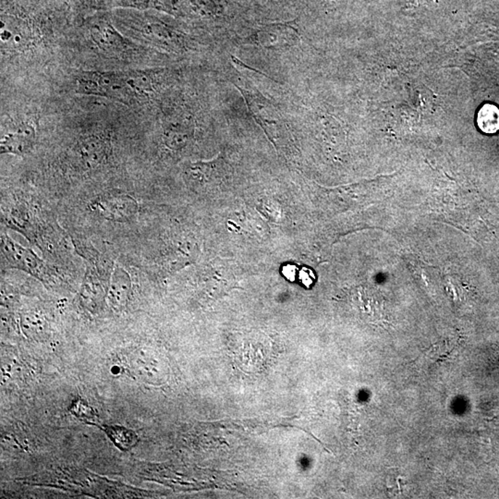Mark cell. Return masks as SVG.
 Wrapping results in <instances>:
<instances>
[{"label": "cell", "instance_id": "1", "mask_svg": "<svg viewBox=\"0 0 499 499\" xmlns=\"http://www.w3.org/2000/svg\"><path fill=\"white\" fill-rule=\"evenodd\" d=\"M76 81L77 92L81 94L114 98L121 102L136 99L124 73L84 71L80 74Z\"/></svg>", "mask_w": 499, "mask_h": 499}, {"label": "cell", "instance_id": "2", "mask_svg": "<svg viewBox=\"0 0 499 499\" xmlns=\"http://www.w3.org/2000/svg\"><path fill=\"white\" fill-rule=\"evenodd\" d=\"M108 138L103 134H89L81 138L74 148V158L86 171L94 169L107 158Z\"/></svg>", "mask_w": 499, "mask_h": 499}, {"label": "cell", "instance_id": "3", "mask_svg": "<svg viewBox=\"0 0 499 499\" xmlns=\"http://www.w3.org/2000/svg\"><path fill=\"white\" fill-rule=\"evenodd\" d=\"M2 246H3V252L6 254L7 258L10 260V264L31 273L37 278L47 277L46 267L42 264L41 260L37 258L28 249L23 248V246L15 243L6 235L3 236Z\"/></svg>", "mask_w": 499, "mask_h": 499}, {"label": "cell", "instance_id": "4", "mask_svg": "<svg viewBox=\"0 0 499 499\" xmlns=\"http://www.w3.org/2000/svg\"><path fill=\"white\" fill-rule=\"evenodd\" d=\"M97 209L108 219L128 220L137 212V203L130 196L124 195H107L101 196L95 202Z\"/></svg>", "mask_w": 499, "mask_h": 499}, {"label": "cell", "instance_id": "5", "mask_svg": "<svg viewBox=\"0 0 499 499\" xmlns=\"http://www.w3.org/2000/svg\"><path fill=\"white\" fill-rule=\"evenodd\" d=\"M36 132L29 124L21 125L15 132H10L2 138L1 152L23 155L34 147Z\"/></svg>", "mask_w": 499, "mask_h": 499}, {"label": "cell", "instance_id": "6", "mask_svg": "<svg viewBox=\"0 0 499 499\" xmlns=\"http://www.w3.org/2000/svg\"><path fill=\"white\" fill-rule=\"evenodd\" d=\"M131 293V278L126 271L117 268L111 280L108 291V299L111 306L116 310H121L126 306Z\"/></svg>", "mask_w": 499, "mask_h": 499}, {"label": "cell", "instance_id": "7", "mask_svg": "<svg viewBox=\"0 0 499 499\" xmlns=\"http://www.w3.org/2000/svg\"><path fill=\"white\" fill-rule=\"evenodd\" d=\"M92 37L98 47L107 52H122L130 46L128 42L111 25L92 29Z\"/></svg>", "mask_w": 499, "mask_h": 499}, {"label": "cell", "instance_id": "8", "mask_svg": "<svg viewBox=\"0 0 499 499\" xmlns=\"http://www.w3.org/2000/svg\"><path fill=\"white\" fill-rule=\"evenodd\" d=\"M294 36L293 29L271 26L258 32L256 41L265 49H278L293 44Z\"/></svg>", "mask_w": 499, "mask_h": 499}, {"label": "cell", "instance_id": "9", "mask_svg": "<svg viewBox=\"0 0 499 499\" xmlns=\"http://www.w3.org/2000/svg\"><path fill=\"white\" fill-rule=\"evenodd\" d=\"M477 125L483 132L496 134L499 131V108L492 104H485L477 114Z\"/></svg>", "mask_w": 499, "mask_h": 499}, {"label": "cell", "instance_id": "10", "mask_svg": "<svg viewBox=\"0 0 499 499\" xmlns=\"http://www.w3.org/2000/svg\"><path fill=\"white\" fill-rule=\"evenodd\" d=\"M82 297L87 306L97 308L103 302L104 291L102 285L95 275H87L82 286Z\"/></svg>", "mask_w": 499, "mask_h": 499}, {"label": "cell", "instance_id": "11", "mask_svg": "<svg viewBox=\"0 0 499 499\" xmlns=\"http://www.w3.org/2000/svg\"><path fill=\"white\" fill-rule=\"evenodd\" d=\"M104 431L107 433L114 444L122 450H131L138 442L137 435L134 432L121 426H106Z\"/></svg>", "mask_w": 499, "mask_h": 499}]
</instances>
